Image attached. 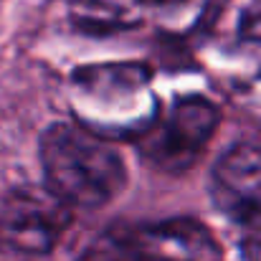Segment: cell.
<instances>
[{"mask_svg": "<svg viewBox=\"0 0 261 261\" xmlns=\"http://www.w3.org/2000/svg\"><path fill=\"white\" fill-rule=\"evenodd\" d=\"M211 0H140L142 8H150L155 13H160L163 18H168V23L180 18V15H198L208 8Z\"/></svg>", "mask_w": 261, "mask_h": 261, "instance_id": "obj_9", "label": "cell"}, {"mask_svg": "<svg viewBox=\"0 0 261 261\" xmlns=\"http://www.w3.org/2000/svg\"><path fill=\"white\" fill-rule=\"evenodd\" d=\"M119 246L129 261H223L221 244L195 218H165L132 228Z\"/></svg>", "mask_w": 261, "mask_h": 261, "instance_id": "obj_5", "label": "cell"}, {"mask_svg": "<svg viewBox=\"0 0 261 261\" xmlns=\"http://www.w3.org/2000/svg\"><path fill=\"white\" fill-rule=\"evenodd\" d=\"M236 36L239 46L256 61L261 74V0H249L241 8V15L236 20Z\"/></svg>", "mask_w": 261, "mask_h": 261, "instance_id": "obj_8", "label": "cell"}, {"mask_svg": "<svg viewBox=\"0 0 261 261\" xmlns=\"http://www.w3.org/2000/svg\"><path fill=\"white\" fill-rule=\"evenodd\" d=\"M150 76L152 71L145 64H96L76 69L71 74V101L82 124L96 132L104 112H109L101 137L109 132L135 140V122L145 132L160 114L150 91Z\"/></svg>", "mask_w": 261, "mask_h": 261, "instance_id": "obj_2", "label": "cell"}, {"mask_svg": "<svg viewBox=\"0 0 261 261\" xmlns=\"http://www.w3.org/2000/svg\"><path fill=\"white\" fill-rule=\"evenodd\" d=\"M140 0H82L71 8L74 25L89 36H109L142 23Z\"/></svg>", "mask_w": 261, "mask_h": 261, "instance_id": "obj_7", "label": "cell"}, {"mask_svg": "<svg viewBox=\"0 0 261 261\" xmlns=\"http://www.w3.org/2000/svg\"><path fill=\"white\" fill-rule=\"evenodd\" d=\"M241 254L246 261H261V223L246 228V236L241 239Z\"/></svg>", "mask_w": 261, "mask_h": 261, "instance_id": "obj_10", "label": "cell"}, {"mask_svg": "<svg viewBox=\"0 0 261 261\" xmlns=\"http://www.w3.org/2000/svg\"><path fill=\"white\" fill-rule=\"evenodd\" d=\"M216 208L244 228L261 223V147L236 145L223 152L211 173Z\"/></svg>", "mask_w": 261, "mask_h": 261, "instance_id": "obj_6", "label": "cell"}, {"mask_svg": "<svg viewBox=\"0 0 261 261\" xmlns=\"http://www.w3.org/2000/svg\"><path fill=\"white\" fill-rule=\"evenodd\" d=\"M218 122L221 109L216 101L200 94L180 96L135 140L137 152L158 170L185 173L200 158Z\"/></svg>", "mask_w": 261, "mask_h": 261, "instance_id": "obj_3", "label": "cell"}, {"mask_svg": "<svg viewBox=\"0 0 261 261\" xmlns=\"http://www.w3.org/2000/svg\"><path fill=\"white\" fill-rule=\"evenodd\" d=\"M38 158L46 190L69 208H101L127 185L119 150L84 124H51L41 135Z\"/></svg>", "mask_w": 261, "mask_h": 261, "instance_id": "obj_1", "label": "cell"}, {"mask_svg": "<svg viewBox=\"0 0 261 261\" xmlns=\"http://www.w3.org/2000/svg\"><path fill=\"white\" fill-rule=\"evenodd\" d=\"M71 226V208L54 193L13 190L0 198V246L41 256L54 251Z\"/></svg>", "mask_w": 261, "mask_h": 261, "instance_id": "obj_4", "label": "cell"}]
</instances>
